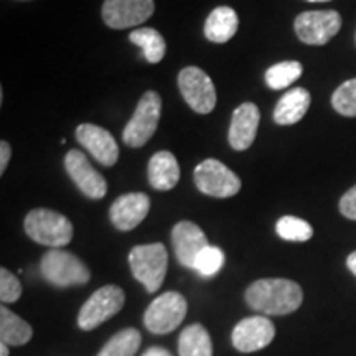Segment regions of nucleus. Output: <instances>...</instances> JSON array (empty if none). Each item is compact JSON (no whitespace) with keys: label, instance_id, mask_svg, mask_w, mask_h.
I'll return each instance as SVG.
<instances>
[{"label":"nucleus","instance_id":"14","mask_svg":"<svg viewBox=\"0 0 356 356\" xmlns=\"http://www.w3.org/2000/svg\"><path fill=\"white\" fill-rule=\"evenodd\" d=\"M76 139L101 165L113 167L119 160V145L113 134L95 124H81L76 129Z\"/></svg>","mask_w":356,"mask_h":356},{"label":"nucleus","instance_id":"25","mask_svg":"<svg viewBox=\"0 0 356 356\" xmlns=\"http://www.w3.org/2000/svg\"><path fill=\"white\" fill-rule=\"evenodd\" d=\"M302 65L299 61H280L266 71V83L270 89H286L292 86L302 76Z\"/></svg>","mask_w":356,"mask_h":356},{"label":"nucleus","instance_id":"4","mask_svg":"<svg viewBox=\"0 0 356 356\" xmlns=\"http://www.w3.org/2000/svg\"><path fill=\"white\" fill-rule=\"evenodd\" d=\"M42 275L55 287L83 286L91 279L88 266L78 256L63 249H50L42 257Z\"/></svg>","mask_w":356,"mask_h":356},{"label":"nucleus","instance_id":"19","mask_svg":"<svg viewBox=\"0 0 356 356\" xmlns=\"http://www.w3.org/2000/svg\"><path fill=\"white\" fill-rule=\"evenodd\" d=\"M180 180V167L175 155L160 150L149 160V184L159 191H168Z\"/></svg>","mask_w":356,"mask_h":356},{"label":"nucleus","instance_id":"27","mask_svg":"<svg viewBox=\"0 0 356 356\" xmlns=\"http://www.w3.org/2000/svg\"><path fill=\"white\" fill-rule=\"evenodd\" d=\"M332 106L345 118H356V78L348 79L337 88L332 96Z\"/></svg>","mask_w":356,"mask_h":356},{"label":"nucleus","instance_id":"11","mask_svg":"<svg viewBox=\"0 0 356 356\" xmlns=\"http://www.w3.org/2000/svg\"><path fill=\"white\" fill-rule=\"evenodd\" d=\"M154 12V0H106L102 19L111 29L124 30L144 24Z\"/></svg>","mask_w":356,"mask_h":356},{"label":"nucleus","instance_id":"12","mask_svg":"<svg viewBox=\"0 0 356 356\" xmlns=\"http://www.w3.org/2000/svg\"><path fill=\"white\" fill-rule=\"evenodd\" d=\"M65 168L74 185L91 200L104 198L108 193V184L104 177L91 165L81 150H70L65 157Z\"/></svg>","mask_w":356,"mask_h":356},{"label":"nucleus","instance_id":"7","mask_svg":"<svg viewBox=\"0 0 356 356\" xmlns=\"http://www.w3.org/2000/svg\"><path fill=\"white\" fill-rule=\"evenodd\" d=\"M193 177L197 188L208 197L229 198L241 190L239 177L216 159H207L200 163Z\"/></svg>","mask_w":356,"mask_h":356},{"label":"nucleus","instance_id":"22","mask_svg":"<svg viewBox=\"0 0 356 356\" xmlns=\"http://www.w3.org/2000/svg\"><path fill=\"white\" fill-rule=\"evenodd\" d=\"M32 337V327L25 320H22L19 315L8 310L6 305L0 307V338H2V343L20 346L29 343Z\"/></svg>","mask_w":356,"mask_h":356},{"label":"nucleus","instance_id":"32","mask_svg":"<svg viewBox=\"0 0 356 356\" xmlns=\"http://www.w3.org/2000/svg\"><path fill=\"white\" fill-rule=\"evenodd\" d=\"M142 356H172V355H170V351L162 348V346H152V348L147 350Z\"/></svg>","mask_w":356,"mask_h":356},{"label":"nucleus","instance_id":"26","mask_svg":"<svg viewBox=\"0 0 356 356\" xmlns=\"http://www.w3.org/2000/svg\"><path fill=\"white\" fill-rule=\"evenodd\" d=\"M275 231L282 239L292 243H305L314 236V228L297 216H282L275 222Z\"/></svg>","mask_w":356,"mask_h":356},{"label":"nucleus","instance_id":"28","mask_svg":"<svg viewBox=\"0 0 356 356\" xmlns=\"http://www.w3.org/2000/svg\"><path fill=\"white\" fill-rule=\"evenodd\" d=\"M225 264V254L220 248L216 246H208L200 252L197 259H195L193 269L197 270L200 275L204 277H211L216 273H220V269Z\"/></svg>","mask_w":356,"mask_h":356},{"label":"nucleus","instance_id":"21","mask_svg":"<svg viewBox=\"0 0 356 356\" xmlns=\"http://www.w3.org/2000/svg\"><path fill=\"white\" fill-rule=\"evenodd\" d=\"M178 355L180 356H213V343L210 333L200 323L184 328L178 338Z\"/></svg>","mask_w":356,"mask_h":356},{"label":"nucleus","instance_id":"8","mask_svg":"<svg viewBox=\"0 0 356 356\" xmlns=\"http://www.w3.org/2000/svg\"><path fill=\"white\" fill-rule=\"evenodd\" d=\"M185 297L178 292H165L157 297L144 314V323L152 333L165 335L175 330L186 315Z\"/></svg>","mask_w":356,"mask_h":356},{"label":"nucleus","instance_id":"33","mask_svg":"<svg viewBox=\"0 0 356 356\" xmlns=\"http://www.w3.org/2000/svg\"><path fill=\"white\" fill-rule=\"evenodd\" d=\"M346 266H348V269L356 275V251L351 252L348 256V259H346Z\"/></svg>","mask_w":356,"mask_h":356},{"label":"nucleus","instance_id":"35","mask_svg":"<svg viewBox=\"0 0 356 356\" xmlns=\"http://www.w3.org/2000/svg\"><path fill=\"white\" fill-rule=\"evenodd\" d=\"M307 2H330V0H307Z\"/></svg>","mask_w":356,"mask_h":356},{"label":"nucleus","instance_id":"5","mask_svg":"<svg viewBox=\"0 0 356 356\" xmlns=\"http://www.w3.org/2000/svg\"><path fill=\"white\" fill-rule=\"evenodd\" d=\"M160 113H162L160 96L155 91H147L140 97L131 121L124 127L122 139L126 142V145L139 149V147L145 145L147 142L152 139L155 131H157Z\"/></svg>","mask_w":356,"mask_h":356},{"label":"nucleus","instance_id":"2","mask_svg":"<svg viewBox=\"0 0 356 356\" xmlns=\"http://www.w3.org/2000/svg\"><path fill=\"white\" fill-rule=\"evenodd\" d=\"M24 228L35 243L53 249L63 248L73 239V225L68 218L47 208L30 211L25 218Z\"/></svg>","mask_w":356,"mask_h":356},{"label":"nucleus","instance_id":"6","mask_svg":"<svg viewBox=\"0 0 356 356\" xmlns=\"http://www.w3.org/2000/svg\"><path fill=\"white\" fill-rule=\"evenodd\" d=\"M126 304V296L118 286H104L84 302L78 314V325L84 332L95 330L106 320L113 318Z\"/></svg>","mask_w":356,"mask_h":356},{"label":"nucleus","instance_id":"34","mask_svg":"<svg viewBox=\"0 0 356 356\" xmlns=\"http://www.w3.org/2000/svg\"><path fill=\"white\" fill-rule=\"evenodd\" d=\"M0 356H8V345L0 343Z\"/></svg>","mask_w":356,"mask_h":356},{"label":"nucleus","instance_id":"16","mask_svg":"<svg viewBox=\"0 0 356 356\" xmlns=\"http://www.w3.org/2000/svg\"><path fill=\"white\" fill-rule=\"evenodd\" d=\"M150 198L145 193H127L119 197L111 207V222L119 231H131L149 215Z\"/></svg>","mask_w":356,"mask_h":356},{"label":"nucleus","instance_id":"29","mask_svg":"<svg viewBox=\"0 0 356 356\" xmlns=\"http://www.w3.org/2000/svg\"><path fill=\"white\" fill-rule=\"evenodd\" d=\"M22 296L20 280L13 275L6 267L0 269V300L3 304H12L17 302Z\"/></svg>","mask_w":356,"mask_h":356},{"label":"nucleus","instance_id":"23","mask_svg":"<svg viewBox=\"0 0 356 356\" xmlns=\"http://www.w3.org/2000/svg\"><path fill=\"white\" fill-rule=\"evenodd\" d=\"M129 40L134 44L142 48L144 58L149 63L157 65L163 60L167 53V43L155 29H137L129 35Z\"/></svg>","mask_w":356,"mask_h":356},{"label":"nucleus","instance_id":"9","mask_svg":"<svg viewBox=\"0 0 356 356\" xmlns=\"http://www.w3.org/2000/svg\"><path fill=\"white\" fill-rule=\"evenodd\" d=\"M293 29L302 43L322 47L340 32L341 17L337 10L304 12L293 22Z\"/></svg>","mask_w":356,"mask_h":356},{"label":"nucleus","instance_id":"1","mask_svg":"<svg viewBox=\"0 0 356 356\" xmlns=\"http://www.w3.org/2000/svg\"><path fill=\"white\" fill-rule=\"evenodd\" d=\"M304 292L289 279H261L246 291V302L252 310L266 315H289L302 305Z\"/></svg>","mask_w":356,"mask_h":356},{"label":"nucleus","instance_id":"31","mask_svg":"<svg viewBox=\"0 0 356 356\" xmlns=\"http://www.w3.org/2000/svg\"><path fill=\"white\" fill-rule=\"evenodd\" d=\"M10 157H12V147L7 140H2L0 142V173H2V175L3 172H6L8 162H10Z\"/></svg>","mask_w":356,"mask_h":356},{"label":"nucleus","instance_id":"17","mask_svg":"<svg viewBox=\"0 0 356 356\" xmlns=\"http://www.w3.org/2000/svg\"><path fill=\"white\" fill-rule=\"evenodd\" d=\"M261 114L256 104L252 102H244V104L236 108L233 119L229 126V145L238 152L248 150L256 139L257 127H259Z\"/></svg>","mask_w":356,"mask_h":356},{"label":"nucleus","instance_id":"10","mask_svg":"<svg viewBox=\"0 0 356 356\" xmlns=\"http://www.w3.org/2000/svg\"><path fill=\"white\" fill-rule=\"evenodd\" d=\"M181 96L195 113L210 114L216 106V91L211 78L197 66L184 68L178 74Z\"/></svg>","mask_w":356,"mask_h":356},{"label":"nucleus","instance_id":"13","mask_svg":"<svg viewBox=\"0 0 356 356\" xmlns=\"http://www.w3.org/2000/svg\"><path fill=\"white\" fill-rule=\"evenodd\" d=\"M275 337L274 323L267 317H256L244 318L234 327L231 341L234 348L241 353H252V351L266 348L270 345V341Z\"/></svg>","mask_w":356,"mask_h":356},{"label":"nucleus","instance_id":"15","mask_svg":"<svg viewBox=\"0 0 356 356\" xmlns=\"http://www.w3.org/2000/svg\"><path fill=\"white\" fill-rule=\"evenodd\" d=\"M172 243L178 262L191 269L200 252L210 246L202 228L191 221H180L173 226Z\"/></svg>","mask_w":356,"mask_h":356},{"label":"nucleus","instance_id":"18","mask_svg":"<svg viewBox=\"0 0 356 356\" xmlns=\"http://www.w3.org/2000/svg\"><path fill=\"white\" fill-rule=\"evenodd\" d=\"M310 92L305 88H292L280 97L274 109V121L279 126H292L304 119L310 108Z\"/></svg>","mask_w":356,"mask_h":356},{"label":"nucleus","instance_id":"30","mask_svg":"<svg viewBox=\"0 0 356 356\" xmlns=\"http://www.w3.org/2000/svg\"><path fill=\"white\" fill-rule=\"evenodd\" d=\"M340 213L348 220L356 221V185L350 188L340 200Z\"/></svg>","mask_w":356,"mask_h":356},{"label":"nucleus","instance_id":"24","mask_svg":"<svg viewBox=\"0 0 356 356\" xmlns=\"http://www.w3.org/2000/svg\"><path fill=\"white\" fill-rule=\"evenodd\" d=\"M140 332L136 328H124L102 346L97 356H134L140 346Z\"/></svg>","mask_w":356,"mask_h":356},{"label":"nucleus","instance_id":"3","mask_svg":"<svg viewBox=\"0 0 356 356\" xmlns=\"http://www.w3.org/2000/svg\"><path fill=\"white\" fill-rule=\"evenodd\" d=\"M129 266L134 277L139 280L147 292H157L167 275V249L162 243L140 244L132 248V251L129 252Z\"/></svg>","mask_w":356,"mask_h":356},{"label":"nucleus","instance_id":"20","mask_svg":"<svg viewBox=\"0 0 356 356\" xmlns=\"http://www.w3.org/2000/svg\"><path fill=\"white\" fill-rule=\"evenodd\" d=\"M239 19L231 7H216L204 22V37L213 43H226L238 32Z\"/></svg>","mask_w":356,"mask_h":356}]
</instances>
